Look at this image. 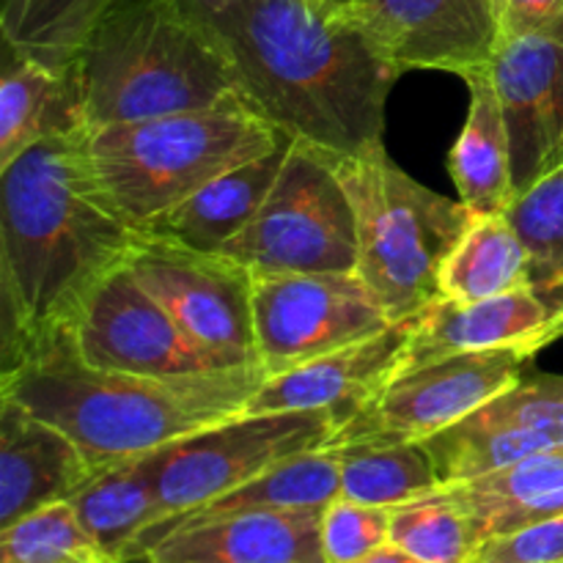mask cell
Here are the masks:
<instances>
[{
  "instance_id": "cell-6",
  "label": "cell",
  "mask_w": 563,
  "mask_h": 563,
  "mask_svg": "<svg viewBox=\"0 0 563 563\" xmlns=\"http://www.w3.org/2000/svg\"><path fill=\"white\" fill-rule=\"evenodd\" d=\"M357 223L355 275L390 322L416 317L440 295V269L476 214L429 190L383 146L335 159Z\"/></svg>"
},
{
  "instance_id": "cell-24",
  "label": "cell",
  "mask_w": 563,
  "mask_h": 563,
  "mask_svg": "<svg viewBox=\"0 0 563 563\" xmlns=\"http://www.w3.org/2000/svg\"><path fill=\"white\" fill-rule=\"evenodd\" d=\"M69 504L104 561L113 563L132 561L137 542L163 522L148 454L97 471L80 493L71 495Z\"/></svg>"
},
{
  "instance_id": "cell-12",
  "label": "cell",
  "mask_w": 563,
  "mask_h": 563,
  "mask_svg": "<svg viewBox=\"0 0 563 563\" xmlns=\"http://www.w3.org/2000/svg\"><path fill=\"white\" fill-rule=\"evenodd\" d=\"M66 335L77 355L97 368L154 377L236 368L192 341L126 264L91 291Z\"/></svg>"
},
{
  "instance_id": "cell-38",
  "label": "cell",
  "mask_w": 563,
  "mask_h": 563,
  "mask_svg": "<svg viewBox=\"0 0 563 563\" xmlns=\"http://www.w3.org/2000/svg\"><path fill=\"white\" fill-rule=\"evenodd\" d=\"M99 563H113V561H99Z\"/></svg>"
},
{
  "instance_id": "cell-20",
  "label": "cell",
  "mask_w": 563,
  "mask_h": 563,
  "mask_svg": "<svg viewBox=\"0 0 563 563\" xmlns=\"http://www.w3.org/2000/svg\"><path fill=\"white\" fill-rule=\"evenodd\" d=\"M289 146L291 137L275 146L273 152L225 170L223 176L192 192L179 207L152 220L141 234L192 247V251L220 253L256 218L284 168Z\"/></svg>"
},
{
  "instance_id": "cell-35",
  "label": "cell",
  "mask_w": 563,
  "mask_h": 563,
  "mask_svg": "<svg viewBox=\"0 0 563 563\" xmlns=\"http://www.w3.org/2000/svg\"><path fill=\"white\" fill-rule=\"evenodd\" d=\"M179 3L185 5L192 16H198L201 22L212 25V20L229 5V0H179Z\"/></svg>"
},
{
  "instance_id": "cell-39",
  "label": "cell",
  "mask_w": 563,
  "mask_h": 563,
  "mask_svg": "<svg viewBox=\"0 0 563 563\" xmlns=\"http://www.w3.org/2000/svg\"><path fill=\"white\" fill-rule=\"evenodd\" d=\"M504 563H517V561H504Z\"/></svg>"
},
{
  "instance_id": "cell-37",
  "label": "cell",
  "mask_w": 563,
  "mask_h": 563,
  "mask_svg": "<svg viewBox=\"0 0 563 563\" xmlns=\"http://www.w3.org/2000/svg\"><path fill=\"white\" fill-rule=\"evenodd\" d=\"M319 5H324L328 11H333V14H344L350 16V11L355 9L357 0H317Z\"/></svg>"
},
{
  "instance_id": "cell-30",
  "label": "cell",
  "mask_w": 563,
  "mask_h": 563,
  "mask_svg": "<svg viewBox=\"0 0 563 563\" xmlns=\"http://www.w3.org/2000/svg\"><path fill=\"white\" fill-rule=\"evenodd\" d=\"M390 544L427 563H476L471 517L443 487L390 509Z\"/></svg>"
},
{
  "instance_id": "cell-17",
  "label": "cell",
  "mask_w": 563,
  "mask_h": 563,
  "mask_svg": "<svg viewBox=\"0 0 563 563\" xmlns=\"http://www.w3.org/2000/svg\"><path fill=\"white\" fill-rule=\"evenodd\" d=\"M412 335V317L388 324L383 333L273 374L242 412H328L335 432L361 416L401 368Z\"/></svg>"
},
{
  "instance_id": "cell-19",
  "label": "cell",
  "mask_w": 563,
  "mask_h": 563,
  "mask_svg": "<svg viewBox=\"0 0 563 563\" xmlns=\"http://www.w3.org/2000/svg\"><path fill=\"white\" fill-rule=\"evenodd\" d=\"M97 467L53 423L0 399V528L80 493Z\"/></svg>"
},
{
  "instance_id": "cell-29",
  "label": "cell",
  "mask_w": 563,
  "mask_h": 563,
  "mask_svg": "<svg viewBox=\"0 0 563 563\" xmlns=\"http://www.w3.org/2000/svg\"><path fill=\"white\" fill-rule=\"evenodd\" d=\"M506 218L528 251V286L563 319V163L517 196Z\"/></svg>"
},
{
  "instance_id": "cell-32",
  "label": "cell",
  "mask_w": 563,
  "mask_h": 563,
  "mask_svg": "<svg viewBox=\"0 0 563 563\" xmlns=\"http://www.w3.org/2000/svg\"><path fill=\"white\" fill-rule=\"evenodd\" d=\"M390 542V509L335 498L322 511V553L328 563H363Z\"/></svg>"
},
{
  "instance_id": "cell-21",
  "label": "cell",
  "mask_w": 563,
  "mask_h": 563,
  "mask_svg": "<svg viewBox=\"0 0 563 563\" xmlns=\"http://www.w3.org/2000/svg\"><path fill=\"white\" fill-rule=\"evenodd\" d=\"M443 489L471 517L482 548L489 539L563 515V445Z\"/></svg>"
},
{
  "instance_id": "cell-9",
  "label": "cell",
  "mask_w": 563,
  "mask_h": 563,
  "mask_svg": "<svg viewBox=\"0 0 563 563\" xmlns=\"http://www.w3.org/2000/svg\"><path fill=\"white\" fill-rule=\"evenodd\" d=\"M390 322L355 273L253 275L256 357L267 377L383 333Z\"/></svg>"
},
{
  "instance_id": "cell-31",
  "label": "cell",
  "mask_w": 563,
  "mask_h": 563,
  "mask_svg": "<svg viewBox=\"0 0 563 563\" xmlns=\"http://www.w3.org/2000/svg\"><path fill=\"white\" fill-rule=\"evenodd\" d=\"M91 533L82 528L69 500L42 506L0 528V563H99Z\"/></svg>"
},
{
  "instance_id": "cell-34",
  "label": "cell",
  "mask_w": 563,
  "mask_h": 563,
  "mask_svg": "<svg viewBox=\"0 0 563 563\" xmlns=\"http://www.w3.org/2000/svg\"><path fill=\"white\" fill-rule=\"evenodd\" d=\"M500 38L550 36L563 42V0H493Z\"/></svg>"
},
{
  "instance_id": "cell-8",
  "label": "cell",
  "mask_w": 563,
  "mask_h": 563,
  "mask_svg": "<svg viewBox=\"0 0 563 563\" xmlns=\"http://www.w3.org/2000/svg\"><path fill=\"white\" fill-rule=\"evenodd\" d=\"M328 412H240L148 454L163 522L201 509L278 462L333 440Z\"/></svg>"
},
{
  "instance_id": "cell-3",
  "label": "cell",
  "mask_w": 563,
  "mask_h": 563,
  "mask_svg": "<svg viewBox=\"0 0 563 563\" xmlns=\"http://www.w3.org/2000/svg\"><path fill=\"white\" fill-rule=\"evenodd\" d=\"M264 379L262 366L179 377L97 368L64 333L3 366L0 399L58 427L102 471L240 416Z\"/></svg>"
},
{
  "instance_id": "cell-18",
  "label": "cell",
  "mask_w": 563,
  "mask_h": 563,
  "mask_svg": "<svg viewBox=\"0 0 563 563\" xmlns=\"http://www.w3.org/2000/svg\"><path fill=\"white\" fill-rule=\"evenodd\" d=\"M561 335L563 319L531 286L476 302H456L438 295L412 317V335L401 368L460 352H539Z\"/></svg>"
},
{
  "instance_id": "cell-10",
  "label": "cell",
  "mask_w": 563,
  "mask_h": 563,
  "mask_svg": "<svg viewBox=\"0 0 563 563\" xmlns=\"http://www.w3.org/2000/svg\"><path fill=\"white\" fill-rule=\"evenodd\" d=\"M126 267L192 341L236 366H262L253 333V273L223 253L141 234Z\"/></svg>"
},
{
  "instance_id": "cell-1",
  "label": "cell",
  "mask_w": 563,
  "mask_h": 563,
  "mask_svg": "<svg viewBox=\"0 0 563 563\" xmlns=\"http://www.w3.org/2000/svg\"><path fill=\"white\" fill-rule=\"evenodd\" d=\"M82 132L38 141L0 165L3 366L64 335L141 240L99 190Z\"/></svg>"
},
{
  "instance_id": "cell-16",
  "label": "cell",
  "mask_w": 563,
  "mask_h": 563,
  "mask_svg": "<svg viewBox=\"0 0 563 563\" xmlns=\"http://www.w3.org/2000/svg\"><path fill=\"white\" fill-rule=\"evenodd\" d=\"M322 511H231L152 528L132 559L146 563H328Z\"/></svg>"
},
{
  "instance_id": "cell-15",
  "label": "cell",
  "mask_w": 563,
  "mask_h": 563,
  "mask_svg": "<svg viewBox=\"0 0 563 563\" xmlns=\"http://www.w3.org/2000/svg\"><path fill=\"white\" fill-rule=\"evenodd\" d=\"M489 69L509 130L515 192L522 196L563 163V42L500 38Z\"/></svg>"
},
{
  "instance_id": "cell-36",
  "label": "cell",
  "mask_w": 563,
  "mask_h": 563,
  "mask_svg": "<svg viewBox=\"0 0 563 563\" xmlns=\"http://www.w3.org/2000/svg\"><path fill=\"white\" fill-rule=\"evenodd\" d=\"M363 563H427V561L416 559V555L405 553V550L396 548V544L388 542V544H385V548H379L377 553L368 555V559L363 561Z\"/></svg>"
},
{
  "instance_id": "cell-27",
  "label": "cell",
  "mask_w": 563,
  "mask_h": 563,
  "mask_svg": "<svg viewBox=\"0 0 563 563\" xmlns=\"http://www.w3.org/2000/svg\"><path fill=\"white\" fill-rule=\"evenodd\" d=\"M341 495L339 456L330 445L302 451L278 462L262 476L251 478L242 487L231 489L223 498L201 506V509L181 515L176 520H192V517L231 515V511H302L324 509ZM168 520V522H176ZM165 526V522H159ZM157 528V526H154Z\"/></svg>"
},
{
  "instance_id": "cell-13",
  "label": "cell",
  "mask_w": 563,
  "mask_h": 563,
  "mask_svg": "<svg viewBox=\"0 0 563 563\" xmlns=\"http://www.w3.org/2000/svg\"><path fill=\"white\" fill-rule=\"evenodd\" d=\"M350 16L399 75L465 77L487 66L500 44L493 0H357Z\"/></svg>"
},
{
  "instance_id": "cell-14",
  "label": "cell",
  "mask_w": 563,
  "mask_h": 563,
  "mask_svg": "<svg viewBox=\"0 0 563 563\" xmlns=\"http://www.w3.org/2000/svg\"><path fill=\"white\" fill-rule=\"evenodd\" d=\"M423 445L438 467L440 487L473 482L563 445V374L522 377Z\"/></svg>"
},
{
  "instance_id": "cell-22",
  "label": "cell",
  "mask_w": 563,
  "mask_h": 563,
  "mask_svg": "<svg viewBox=\"0 0 563 563\" xmlns=\"http://www.w3.org/2000/svg\"><path fill=\"white\" fill-rule=\"evenodd\" d=\"M471 88V110L449 157L460 201L473 214H506L515 203V179H511V146L506 130L504 108L493 69L465 75Z\"/></svg>"
},
{
  "instance_id": "cell-25",
  "label": "cell",
  "mask_w": 563,
  "mask_h": 563,
  "mask_svg": "<svg viewBox=\"0 0 563 563\" xmlns=\"http://www.w3.org/2000/svg\"><path fill=\"white\" fill-rule=\"evenodd\" d=\"M328 445L339 456L341 498L396 509L440 489L432 454L418 440L363 438Z\"/></svg>"
},
{
  "instance_id": "cell-2",
  "label": "cell",
  "mask_w": 563,
  "mask_h": 563,
  "mask_svg": "<svg viewBox=\"0 0 563 563\" xmlns=\"http://www.w3.org/2000/svg\"><path fill=\"white\" fill-rule=\"evenodd\" d=\"M209 27L240 99L275 130L333 159L383 146L399 71L352 16L317 0H229Z\"/></svg>"
},
{
  "instance_id": "cell-33",
  "label": "cell",
  "mask_w": 563,
  "mask_h": 563,
  "mask_svg": "<svg viewBox=\"0 0 563 563\" xmlns=\"http://www.w3.org/2000/svg\"><path fill=\"white\" fill-rule=\"evenodd\" d=\"M563 563V515L489 539L478 548L476 563Z\"/></svg>"
},
{
  "instance_id": "cell-4",
  "label": "cell",
  "mask_w": 563,
  "mask_h": 563,
  "mask_svg": "<svg viewBox=\"0 0 563 563\" xmlns=\"http://www.w3.org/2000/svg\"><path fill=\"white\" fill-rule=\"evenodd\" d=\"M71 69L86 130L240 97L214 31L179 0H110Z\"/></svg>"
},
{
  "instance_id": "cell-26",
  "label": "cell",
  "mask_w": 563,
  "mask_h": 563,
  "mask_svg": "<svg viewBox=\"0 0 563 563\" xmlns=\"http://www.w3.org/2000/svg\"><path fill=\"white\" fill-rule=\"evenodd\" d=\"M528 286V251L506 214H476L440 269V297L476 302Z\"/></svg>"
},
{
  "instance_id": "cell-7",
  "label": "cell",
  "mask_w": 563,
  "mask_h": 563,
  "mask_svg": "<svg viewBox=\"0 0 563 563\" xmlns=\"http://www.w3.org/2000/svg\"><path fill=\"white\" fill-rule=\"evenodd\" d=\"M220 253L253 275L355 273L357 223L335 159L291 141L256 218Z\"/></svg>"
},
{
  "instance_id": "cell-23",
  "label": "cell",
  "mask_w": 563,
  "mask_h": 563,
  "mask_svg": "<svg viewBox=\"0 0 563 563\" xmlns=\"http://www.w3.org/2000/svg\"><path fill=\"white\" fill-rule=\"evenodd\" d=\"M0 80V165L33 143L86 130L75 69L11 53Z\"/></svg>"
},
{
  "instance_id": "cell-28",
  "label": "cell",
  "mask_w": 563,
  "mask_h": 563,
  "mask_svg": "<svg viewBox=\"0 0 563 563\" xmlns=\"http://www.w3.org/2000/svg\"><path fill=\"white\" fill-rule=\"evenodd\" d=\"M110 0H3L5 47L55 69H71Z\"/></svg>"
},
{
  "instance_id": "cell-11",
  "label": "cell",
  "mask_w": 563,
  "mask_h": 563,
  "mask_svg": "<svg viewBox=\"0 0 563 563\" xmlns=\"http://www.w3.org/2000/svg\"><path fill=\"white\" fill-rule=\"evenodd\" d=\"M533 355L531 350L460 352L399 368L377 399L341 427L330 443L363 438L423 443L520 383Z\"/></svg>"
},
{
  "instance_id": "cell-5",
  "label": "cell",
  "mask_w": 563,
  "mask_h": 563,
  "mask_svg": "<svg viewBox=\"0 0 563 563\" xmlns=\"http://www.w3.org/2000/svg\"><path fill=\"white\" fill-rule=\"evenodd\" d=\"M284 141L289 135L240 97L82 132L99 190L137 231L225 170L273 152Z\"/></svg>"
}]
</instances>
